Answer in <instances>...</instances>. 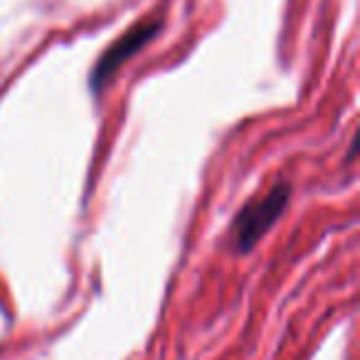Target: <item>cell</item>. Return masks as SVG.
Wrapping results in <instances>:
<instances>
[{"mask_svg":"<svg viewBox=\"0 0 360 360\" xmlns=\"http://www.w3.org/2000/svg\"><path fill=\"white\" fill-rule=\"evenodd\" d=\"M160 27H163L160 20H141V22H136V25H131L116 42H111L104 50V55L96 60L94 70H91V79H89L91 91L99 94L111 82V77L119 72V67L124 65V62H129L136 52L143 50V47L158 35Z\"/></svg>","mask_w":360,"mask_h":360,"instance_id":"2","label":"cell"},{"mask_svg":"<svg viewBox=\"0 0 360 360\" xmlns=\"http://www.w3.org/2000/svg\"><path fill=\"white\" fill-rule=\"evenodd\" d=\"M289 198L291 188L281 183V186L271 188L269 193L247 202L240 210V215H237V220L232 222V245L240 252H250L276 222V217L281 215Z\"/></svg>","mask_w":360,"mask_h":360,"instance_id":"1","label":"cell"}]
</instances>
